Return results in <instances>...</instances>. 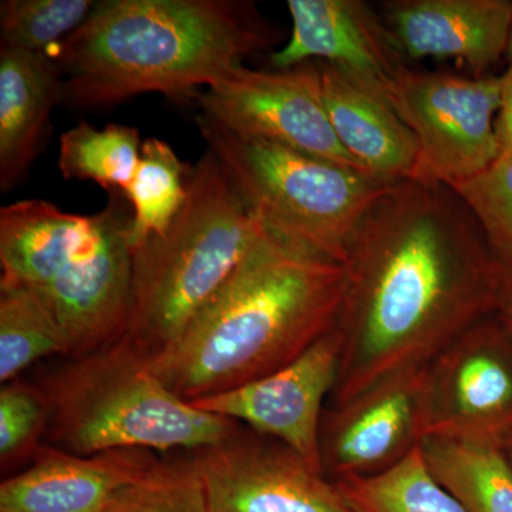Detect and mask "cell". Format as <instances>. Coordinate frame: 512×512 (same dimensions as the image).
<instances>
[{"instance_id": "cell-1", "label": "cell", "mask_w": 512, "mask_h": 512, "mask_svg": "<svg viewBox=\"0 0 512 512\" xmlns=\"http://www.w3.org/2000/svg\"><path fill=\"white\" fill-rule=\"evenodd\" d=\"M335 329L338 380L330 406L426 365L493 315L504 266L447 185H387L350 239Z\"/></svg>"}, {"instance_id": "cell-2", "label": "cell", "mask_w": 512, "mask_h": 512, "mask_svg": "<svg viewBox=\"0 0 512 512\" xmlns=\"http://www.w3.org/2000/svg\"><path fill=\"white\" fill-rule=\"evenodd\" d=\"M278 39L245 0H104L56 46L55 60L63 100L100 110L144 93L198 97Z\"/></svg>"}, {"instance_id": "cell-3", "label": "cell", "mask_w": 512, "mask_h": 512, "mask_svg": "<svg viewBox=\"0 0 512 512\" xmlns=\"http://www.w3.org/2000/svg\"><path fill=\"white\" fill-rule=\"evenodd\" d=\"M345 266L266 234L151 370L187 402L281 369L335 326Z\"/></svg>"}, {"instance_id": "cell-4", "label": "cell", "mask_w": 512, "mask_h": 512, "mask_svg": "<svg viewBox=\"0 0 512 512\" xmlns=\"http://www.w3.org/2000/svg\"><path fill=\"white\" fill-rule=\"evenodd\" d=\"M266 234L207 151L171 227L131 251L126 338L151 357L173 346Z\"/></svg>"}, {"instance_id": "cell-5", "label": "cell", "mask_w": 512, "mask_h": 512, "mask_svg": "<svg viewBox=\"0 0 512 512\" xmlns=\"http://www.w3.org/2000/svg\"><path fill=\"white\" fill-rule=\"evenodd\" d=\"M151 356L123 336L73 357L42 389L49 436L80 456L119 450H207L241 424L198 409L151 370Z\"/></svg>"}, {"instance_id": "cell-6", "label": "cell", "mask_w": 512, "mask_h": 512, "mask_svg": "<svg viewBox=\"0 0 512 512\" xmlns=\"http://www.w3.org/2000/svg\"><path fill=\"white\" fill-rule=\"evenodd\" d=\"M198 126L269 235L343 265L360 221L390 184L292 148L235 136L202 117Z\"/></svg>"}, {"instance_id": "cell-7", "label": "cell", "mask_w": 512, "mask_h": 512, "mask_svg": "<svg viewBox=\"0 0 512 512\" xmlns=\"http://www.w3.org/2000/svg\"><path fill=\"white\" fill-rule=\"evenodd\" d=\"M386 93L416 140L410 180L451 187L483 173L501 156L495 131L501 76L463 77L403 67L387 83Z\"/></svg>"}, {"instance_id": "cell-8", "label": "cell", "mask_w": 512, "mask_h": 512, "mask_svg": "<svg viewBox=\"0 0 512 512\" xmlns=\"http://www.w3.org/2000/svg\"><path fill=\"white\" fill-rule=\"evenodd\" d=\"M423 430L504 448L512 437V335L495 313L424 365Z\"/></svg>"}, {"instance_id": "cell-9", "label": "cell", "mask_w": 512, "mask_h": 512, "mask_svg": "<svg viewBox=\"0 0 512 512\" xmlns=\"http://www.w3.org/2000/svg\"><path fill=\"white\" fill-rule=\"evenodd\" d=\"M89 224L67 264L33 292L56 320L67 356L96 352L126 336L131 312V215L119 192ZM32 292V291H30Z\"/></svg>"}, {"instance_id": "cell-10", "label": "cell", "mask_w": 512, "mask_h": 512, "mask_svg": "<svg viewBox=\"0 0 512 512\" xmlns=\"http://www.w3.org/2000/svg\"><path fill=\"white\" fill-rule=\"evenodd\" d=\"M198 103L202 119L235 136L292 148L365 174L330 124L319 64L275 72L241 66L198 94Z\"/></svg>"}, {"instance_id": "cell-11", "label": "cell", "mask_w": 512, "mask_h": 512, "mask_svg": "<svg viewBox=\"0 0 512 512\" xmlns=\"http://www.w3.org/2000/svg\"><path fill=\"white\" fill-rule=\"evenodd\" d=\"M195 456L210 512H353L322 471L247 427Z\"/></svg>"}, {"instance_id": "cell-12", "label": "cell", "mask_w": 512, "mask_h": 512, "mask_svg": "<svg viewBox=\"0 0 512 512\" xmlns=\"http://www.w3.org/2000/svg\"><path fill=\"white\" fill-rule=\"evenodd\" d=\"M339 362V338L332 328L281 369L190 403L279 441L322 471L320 430L326 399L332 397L338 380Z\"/></svg>"}, {"instance_id": "cell-13", "label": "cell", "mask_w": 512, "mask_h": 512, "mask_svg": "<svg viewBox=\"0 0 512 512\" xmlns=\"http://www.w3.org/2000/svg\"><path fill=\"white\" fill-rule=\"evenodd\" d=\"M424 366L380 380L330 406L320 430V466L333 483L379 476L421 446Z\"/></svg>"}, {"instance_id": "cell-14", "label": "cell", "mask_w": 512, "mask_h": 512, "mask_svg": "<svg viewBox=\"0 0 512 512\" xmlns=\"http://www.w3.org/2000/svg\"><path fill=\"white\" fill-rule=\"evenodd\" d=\"M383 9L404 59H454L481 77L507 56L510 0H392Z\"/></svg>"}, {"instance_id": "cell-15", "label": "cell", "mask_w": 512, "mask_h": 512, "mask_svg": "<svg viewBox=\"0 0 512 512\" xmlns=\"http://www.w3.org/2000/svg\"><path fill=\"white\" fill-rule=\"evenodd\" d=\"M291 39L272 53L276 70L292 69L312 59L342 67L386 90L406 67L383 19L360 0H289Z\"/></svg>"}, {"instance_id": "cell-16", "label": "cell", "mask_w": 512, "mask_h": 512, "mask_svg": "<svg viewBox=\"0 0 512 512\" xmlns=\"http://www.w3.org/2000/svg\"><path fill=\"white\" fill-rule=\"evenodd\" d=\"M156 461L146 450L93 456L40 450L32 466L0 484V512H103L124 484Z\"/></svg>"}, {"instance_id": "cell-17", "label": "cell", "mask_w": 512, "mask_h": 512, "mask_svg": "<svg viewBox=\"0 0 512 512\" xmlns=\"http://www.w3.org/2000/svg\"><path fill=\"white\" fill-rule=\"evenodd\" d=\"M319 70L326 113L346 153L380 183L410 180L416 140L386 90L333 64L322 62Z\"/></svg>"}, {"instance_id": "cell-18", "label": "cell", "mask_w": 512, "mask_h": 512, "mask_svg": "<svg viewBox=\"0 0 512 512\" xmlns=\"http://www.w3.org/2000/svg\"><path fill=\"white\" fill-rule=\"evenodd\" d=\"M52 55L0 47V188L9 191L37 156L53 107L63 100Z\"/></svg>"}, {"instance_id": "cell-19", "label": "cell", "mask_w": 512, "mask_h": 512, "mask_svg": "<svg viewBox=\"0 0 512 512\" xmlns=\"http://www.w3.org/2000/svg\"><path fill=\"white\" fill-rule=\"evenodd\" d=\"M89 224L52 202L26 200L0 211V285L42 291L69 261Z\"/></svg>"}, {"instance_id": "cell-20", "label": "cell", "mask_w": 512, "mask_h": 512, "mask_svg": "<svg viewBox=\"0 0 512 512\" xmlns=\"http://www.w3.org/2000/svg\"><path fill=\"white\" fill-rule=\"evenodd\" d=\"M421 456L431 476L466 512H512V464L504 448L426 437Z\"/></svg>"}, {"instance_id": "cell-21", "label": "cell", "mask_w": 512, "mask_h": 512, "mask_svg": "<svg viewBox=\"0 0 512 512\" xmlns=\"http://www.w3.org/2000/svg\"><path fill=\"white\" fill-rule=\"evenodd\" d=\"M190 174L170 144L158 138L143 141L137 173L124 195L133 210L128 231L131 251L171 227L187 201Z\"/></svg>"}, {"instance_id": "cell-22", "label": "cell", "mask_w": 512, "mask_h": 512, "mask_svg": "<svg viewBox=\"0 0 512 512\" xmlns=\"http://www.w3.org/2000/svg\"><path fill=\"white\" fill-rule=\"evenodd\" d=\"M136 127L77 124L60 137L59 170L64 180L93 181L113 194L126 195L141 156Z\"/></svg>"}, {"instance_id": "cell-23", "label": "cell", "mask_w": 512, "mask_h": 512, "mask_svg": "<svg viewBox=\"0 0 512 512\" xmlns=\"http://www.w3.org/2000/svg\"><path fill=\"white\" fill-rule=\"evenodd\" d=\"M67 356L56 320L35 293L0 285V382H13L45 357Z\"/></svg>"}, {"instance_id": "cell-24", "label": "cell", "mask_w": 512, "mask_h": 512, "mask_svg": "<svg viewBox=\"0 0 512 512\" xmlns=\"http://www.w3.org/2000/svg\"><path fill=\"white\" fill-rule=\"evenodd\" d=\"M336 484L353 512H466L431 476L420 447L386 473Z\"/></svg>"}, {"instance_id": "cell-25", "label": "cell", "mask_w": 512, "mask_h": 512, "mask_svg": "<svg viewBox=\"0 0 512 512\" xmlns=\"http://www.w3.org/2000/svg\"><path fill=\"white\" fill-rule=\"evenodd\" d=\"M103 512H210L197 456L157 460L124 484Z\"/></svg>"}, {"instance_id": "cell-26", "label": "cell", "mask_w": 512, "mask_h": 512, "mask_svg": "<svg viewBox=\"0 0 512 512\" xmlns=\"http://www.w3.org/2000/svg\"><path fill=\"white\" fill-rule=\"evenodd\" d=\"M94 6L92 0H3L0 45L50 55L86 22Z\"/></svg>"}, {"instance_id": "cell-27", "label": "cell", "mask_w": 512, "mask_h": 512, "mask_svg": "<svg viewBox=\"0 0 512 512\" xmlns=\"http://www.w3.org/2000/svg\"><path fill=\"white\" fill-rule=\"evenodd\" d=\"M450 188L473 214L495 259L512 268V154H501L483 173Z\"/></svg>"}, {"instance_id": "cell-28", "label": "cell", "mask_w": 512, "mask_h": 512, "mask_svg": "<svg viewBox=\"0 0 512 512\" xmlns=\"http://www.w3.org/2000/svg\"><path fill=\"white\" fill-rule=\"evenodd\" d=\"M49 424V404L42 386L22 382L0 390V461L9 466L36 450Z\"/></svg>"}, {"instance_id": "cell-29", "label": "cell", "mask_w": 512, "mask_h": 512, "mask_svg": "<svg viewBox=\"0 0 512 512\" xmlns=\"http://www.w3.org/2000/svg\"><path fill=\"white\" fill-rule=\"evenodd\" d=\"M501 154H512V59L501 76V104L495 121Z\"/></svg>"}, {"instance_id": "cell-30", "label": "cell", "mask_w": 512, "mask_h": 512, "mask_svg": "<svg viewBox=\"0 0 512 512\" xmlns=\"http://www.w3.org/2000/svg\"><path fill=\"white\" fill-rule=\"evenodd\" d=\"M495 315L500 318L512 335V268H507V266H504L503 276H501Z\"/></svg>"}, {"instance_id": "cell-31", "label": "cell", "mask_w": 512, "mask_h": 512, "mask_svg": "<svg viewBox=\"0 0 512 512\" xmlns=\"http://www.w3.org/2000/svg\"><path fill=\"white\" fill-rule=\"evenodd\" d=\"M504 451L505 454H507L508 460H510V463L512 464V437L508 440V443L505 444Z\"/></svg>"}, {"instance_id": "cell-32", "label": "cell", "mask_w": 512, "mask_h": 512, "mask_svg": "<svg viewBox=\"0 0 512 512\" xmlns=\"http://www.w3.org/2000/svg\"><path fill=\"white\" fill-rule=\"evenodd\" d=\"M507 59L508 60L512 59V36H511L510 47H508Z\"/></svg>"}]
</instances>
